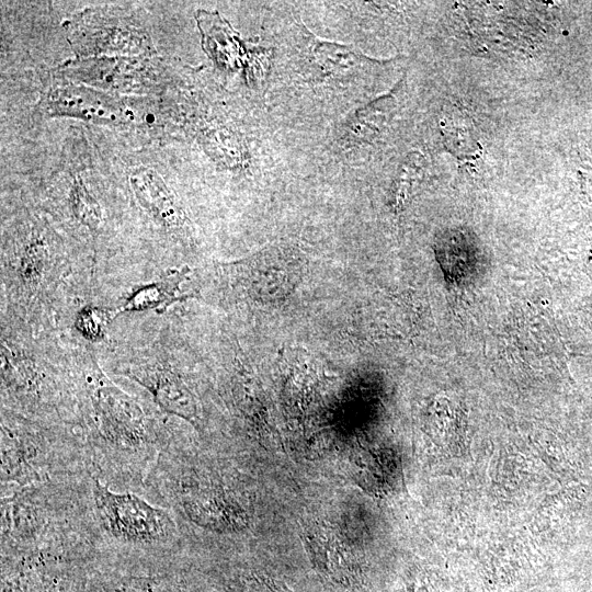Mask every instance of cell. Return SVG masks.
<instances>
[{"instance_id": "cell-1", "label": "cell", "mask_w": 592, "mask_h": 592, "mask_svg": "<svg viewBox=\"0 0 592 592\" xmlns=\"http://www.w3.org/2000/svg\"><path fill=\"white\" fill-rule=\"evenodd\" d=\"M68 42L77 58L152 55L144 25L119 8H93L67 23Z\"/></svg>"}, {"instance_id": "cell-2", "label": "cell", "mask_w": 592, "mask_h": 592, "mask_svg": "<svg viewBox=\"0 0 592 592\" xmlns=\"http://www.w3.org/2000/svg\"><path fill=\"white\" fill-rule=\"evenodd\" d=\"M93 498L98 516L115 538L134 544H152L171 537L174 524L162 509L132 493H116L99 480Z\"/></svg>"}, {"instance_id": "cell-3", "label": "cell", "mask_w": 592, "mask_h": 592, "mask_svg": "<svg viewBox=\"0 0 592 592\" xmlns=\"http://www.w3.org/2000/svg\"><path fill=\"white\" fill-rule=\"evenodd\" d=\"M50 115L72 116L100 123H127L133 112L118 96L72 83L50 88L44 98Z\"/></svg>"}, {"instance_id": "cell-4", "label": "cell", "mask_w": 592, "mask_h": 592, "mask_svg": "<svg viewBox=\"0 0 592 592\" xmlns=\"http://www.w3.org/2000/svg\"><path fill=\"white\" fill-rule=\"evenodd\" d=\"M92 405L100 434L113 445L134 448L147 441L140 409L116 388H96Z\"/></svg>"}, {"instance_id": "cell-5", "label": "cell", "mask_w": 592, "mask_h": 592, "mask_svg": "<svg viewBox=\"0 0 592 592\" xmlns=\"http://www.w3.org/2000/svg\"><path fill=\"white\" fill-rule=\"evenodd\" d=\"M141 64L126 57L78 58L65 66L73 79L111 91L133 90L144 84Z\"/></svg>"}, {"instance_id": "cell-6", "label": "cell", "mask_w": 592, "mask_h": 592, "mask_svg": "<svg viewBox=\"0 0 592 592\" xmlns=\"http://www.w3.org/2000/svg\"><path fill=\"white\" fill-rule=\"evenodd\" d=\"M183 509L201 526L232 532L244 525V512L223 489L191 490L183 493Z\"/></svg>"}, {"instance_id": "cell-7", "label": "cell", "mask_w": 592, "mask_h": 592, "mask_svg": "<svg viewBox=\"0 0 592 592\" xmlns=\"http://www.w3.org/2000/svg\"><path fill=\"white\" fill-rule=\"evenodd\" d=\"M304 539L315 567L325 577L342 584L355 580L357 565L349 548L331 530L311 526L305 530Z\"/></svg>"}, {"instance_id": "cell-8", "label": "cell", "mask_w": 592, "mask_h": 592, "mask_svg": "<svg viewBox=\"0 0 592 592\" xmlns=\"http://www.w3.org/2000/svg\"><path fill=\"white\" fill-rule=\"evenodd\" d=\"M135 379L152 394L162 409L194 425L198 424L196 399L179 376L166 369H158L135 376Z\"/></svg>"}, {"instance_id": "cell-9", "label": "cell", "mask_w": 592, "mask_h": 592, "mask_svg": "<svg viewBox=\"0 0 592 592\" xmlns=\"http://www.w3.org/2000/svg\"><path fill=\"white\" fill-rule=\"evenodd\" d=\"M129 181L139 203L155 218L169 227L182 223L181 208L178 207L172 192L155 171L147 168L136 169Z\"/></svg>"}, {"instance_id": "cell-10", "label": "cell", "mask_w": 592, "mask_h": 592, "mask_svg": "<svg viewBox=\"0 0 592 592\" xmlns=\"http://www.w3.org/2000/svg\"><path fill=\"white\" fill-rule=\"evenodd\" d=\"M70 204L73 215L83 225L95 228L101 223V209L80 175L72 177Z\"/></svg>"}, {"instance_id": "cell-11", "label": "cell", "mask_w": 592, "mask_h": 592, "mask_svg": "<svg viewBox=\"0 0 592 592\" xmlns=\"http://www.w3.org/2000/svg\"><path fill=\"white\" fill-rule=\"evenodd\" d=\"M243 592H291L280 581L262 576L251 577L244 587Z\"/></svg>"}]
</instances>
